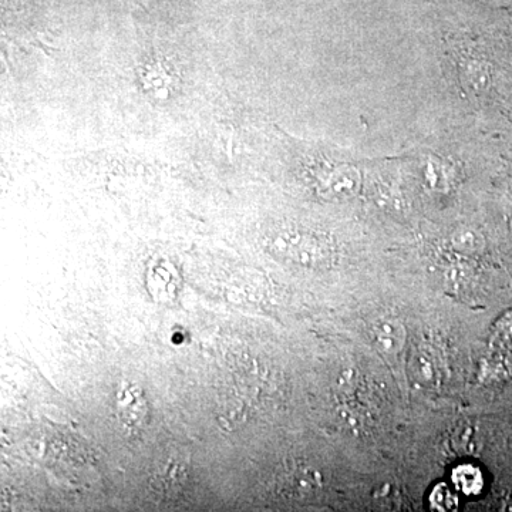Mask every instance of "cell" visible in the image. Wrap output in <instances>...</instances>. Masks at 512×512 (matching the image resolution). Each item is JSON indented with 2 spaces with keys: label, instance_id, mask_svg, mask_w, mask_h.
<instances>
[{
  "label": "cell",
  "instance_id": "obj_1",
  "mask_svg": "<svg viewBox=\"0 0 512 512\" xmlns=\"http://www.w3.org/2000/svg\"><path fill=\"white\" fill-rule=\"evenodd\" d=\"M266 248L282 261L309 269L326 268L336 255L328 235L298 227L276 229L266 239Z\"/></svg>",
  "mask_w": 512,
  "mask_h": 512
},
{
  "label": "cell",
  "instance_id": "obj_2",
  "mask_svg": "<svg viewBox=\"0 0 512 512\" xmlns=\"http://www.w3.org/2000/svg\"><path fill=\"white\" fill-rule=\"evenodd\" d=\"M190 467L191 461L187 453L174 450L164 454L151 473V490L160 497H175L187 484Z\"/></svg>",
  "mask_w": 512,
  "mask_h": 512
},
{
  "label": "cell",
  "instance_id": "obj_3",
  "mask_svg": "<svg viewBox=\"0 0 512 512\" xmlns=\"http://www.w3.org/2000/svg\"><path fill=\"white\" fill-rule=\"evenodd\" d=\"M362 187V177L353 165L326 168L318 177L320 195L333 201L350 200Z\"/></svg>",
  "mask_w": 512,
  "mask_h": 512
},
{
  "label": "cell",
  "instance_id": "obj_4",
  "mask_svg": "<svg viewBox=\"0 0 512 512\" xmlns=\"http://www.w3.org/2000/svg\"><path fill=\"white\" fill-rule=\"evenodd\" d=\"M117 416L128 429H141L146 424L148 406L146 396L136 384H126L116 394Z\"/></svg>",
  "mask_w": 512,
  "mask_h": 512
},
{
  "label": "cell",
  "instance_id": "obj_5",
  "mask_svg": "<svg viewBox=\"0 0 512 512\" xmlns=\"http://www.w3.org/2000/svg\"><path fill=\"white\" fill-rule=\"evenodd\" d=\"M370 333L373 343L387 355H396L406 343V329L403 323L393 316H380L373 320Z\"/></svg>",
  "mask_w": 512,
  "mask_h": 512
},
{
  "label": "cell",
  "instance_id": "obj_6",
  "mask_svg": "<svg viewBox=\"0 0 512 512\" xmlns=\"http://www.w3.org/2000/svg\"><path fill=\"white\" fill-rule=\"evenodd\" d=\"M453 484L458 493L473 497L483 491V471L473 464H461L453 471Z\"/></svg>",
  "mask_w": 512,
  "mask_h": 512
},
{
  "label": "cell",
  "instance_id": "obj_7",
  "mask_svg": "<svg viewBox=\"0 0 512 512\" xmlns=\"http://www.w3.org/2000/svg\"><path fill=\"white\" fill-rule=\"evenodd\" d=\"M412 372L417 383L424 387H434L439 384L440 367L429 352H419L412 360Z\"/></svg>",
  "mask_w": 512,
  "mask_h": 512
},
{
  "label": "cell",
  "instance_id": "obj_8",
  "mask_svg": "<svg viewBox=\"0 0 512 512\" xmlns=\"http://www.w3.org/2000/svg\"><path fill=\"white\" fill-rule=\"evenodd\" d=\"M451 248L460 255H476L484 248V239L473 228H460L451 235Z\"/></svg>",
  "mask_w": 512,
  "mask_h": 512
},
{
  "label": "cell",
  "instance_id": "obj_9",
  "mask_svg": "<svg viewBox=\"0 0 512 512\" xmlns=\"http://www.w3.org/2000/svg\"><path fill=\"white\" fill-rule=\"evenodd\" d=\"M319 485V474L311 468H299V470L292 471L289 477L286 478V488L292 494H312L318 490Z\"/></svg>",
  "mask_w": 512,
  "mask_h": 512
},
{
  "label": "cell",
  "instance_id": "obj_10",
  "mask_svg": "<svg viewBox=\"0 0 512 512\" xmlns=\"http://www.w3.org/2000/svg\"><path fill=\"white\" fill-rule=\"evenodd\" d=\"M430 504L433 510L451 511L456 510L458 505V497L447 484H440L434 488L430 495Z\"/></svg>",
  "mask_w": 512,
  "mask_h": 512
},
{
  "label": "cell",
  "instance_id": "obj_11",
  "mask_svg": "<svg viewBox=\"0 0 512 512\" xmlns=\"http://www.w3.org/2000/svg\"><path fill=\"white\" fill-rule=\"evenodd\" d=\"M463 82L467 83L471 89H483L488 82L487 72L477 60L463 63Z\"/></svg>",
  "mask_w": 512,
  "mask_h": 512
},
{
  "label": "cell",
  "instance_id": "obj_12",
  "mask_svg": "<svg viewBox=\"0 0 512 512\" xmlns=\"http://www.w3.org/2000/svg\"><path fill=\"white\" fill-rule=\"evenodd\" d=\"M501 338L508 340V342L512 340V316L505 319V322L501 325Z\"/></svg>",
  "mask_w": 512,
  "mask_h": 512
},
{
  "label": "cell",
  "instance_id": "obj_13",
  "mask_svg": "<svg viewBox=\"0 0 512 512\" xmlns=\"http://www.w3.org/2000/svg\"><path fill=\"white\" fill-rule=\"evenodd\" d=\"M510 40H511V45H512V29H511V32H510Z\"/></svg>",
  "mask_w": 512,
  "mask_h": 512
}]
</instances>
